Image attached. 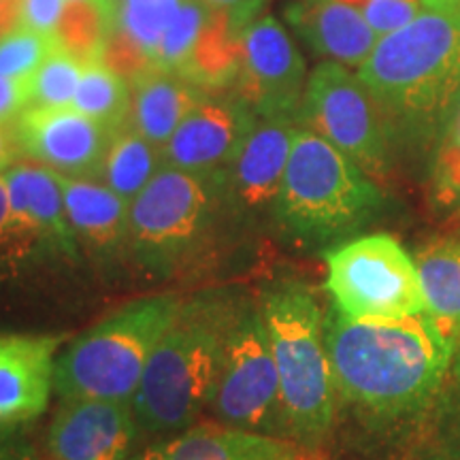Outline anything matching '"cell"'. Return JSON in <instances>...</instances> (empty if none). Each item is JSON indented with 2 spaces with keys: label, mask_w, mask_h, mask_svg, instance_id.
<instances>
[{
  "label": "cell",
  "mask_w": 460,
  "mask_h": 460,
  "mask_svg": "<svg viewBox=\"0 0 460 460\" xmlns=\"http://www.w3.org/2000/svg\"><path fill=\"white\" fill-rule=\"evenodd\" d=\"M335 390L376 422H407L435 407L458 339L427 312L402 320L356 322L335 307L324 318Z\"/></svg>",
  "instance_id": "cell-1"
},
{
  "label": "cell",
  "mask_w": 460,
  "mask_h": 460,
  "mask_svg": "<svg viewBox=\"0 0 460 460\" xmlns=\"http://www.w3.org/2000/svg\"><path fill=\"white\" fill-rule=\"evenodd\" d=\"M388 135L429 143L460 102V0H422L407 26L379 37L358 68Z\"/></svg>",
  "instance_id": "cell-2"
},
{
  "label": "cell",
  "mask_w": 460,
  "mask_h": 460,
  "mask_svg": "<svg viewBox=\"0 0 460 460\" xmlns=\"http://www.w3.org/2000/svg\"><path fill=\"white\" fill-rule=\"evenodd\" d=\"M245 303V296L228 288L181 301L132 399L143 433H181L209 410Z\"/></svg>",
  "instance_id": "cell-3"
},
{
  "label": "cell",
  "mask_w": 460,
  "mask_h": 460,
  "mask_svg": "<svg viewBox=\"0 0 460 460\" xmlns=\"http://www.w3.org/2000/svg\"><path fill=\"white\" fill-rule=\"evenodd\" d=\"M258 309L278 369L288 435L315 450L331 435L337 399L320 305L301 281H279L264 288Z\"/></svg>",
  "instance_id": "cell-4"
},
{
  "label": "cell",
  "mask_w": 460,
  "mask_h": 460,
  "mask_svg": "<svg viewBox=\"0 0 460 460\" xmlns=\"http://www.w3.org/2000/svg\"><path fill=\"white\" fill-rule=\"evenodd\" d=\"M384 207V194L354 160L307 128H296L273 214L290 237L326 245L358 233Z\"/></svg>",
  "instance_id": "cell-5"
},
{
  "label": "cell",
  "mask_w": 460,
  "mask_h": 460,
  "mask_svg": "<svg viewBox=\"0 0 460 460\" xmlns=\"http://www.w3.org/2000/svg\"><path fill=\"white\" fill-rule=\"evenodd\" d=\"M181 296L130 301L82 332L58 356L54 390L62 399L132 402L141 379L181 307Z\"/></svg>",
  "instance_id": "cell-6"
},
{
  "label": "cell",
  "mask_w": 460,
  "mask_h": 460,
  "mask_svg": "<svg viewBox=\"0 0 460 460\" xmlns=\"http://www.w3.org/2000/svg\"><path fill=\"white\" fill-rule=\"evenodd\" d=\"M220 205L222 180L163 166L130 203L128 250L146 271L171 275L203 243Z\"/></svg>",
  "instance_id": "cell-7"
},
{
  "label": "cell",
  "mask_w": 460,
  "mask_h": 460,
  "mask_svg": "<svg viewBox=\"0 0 460 460\" xmlns=\"http://www.w3.org/2000/svg\"><path fill=\"white\" fill-rule=\"evenodd\" d=\"M332 307L356 322L402 320L427 309L418 264L394 237L367 234L326 254Z\"/></svg>",
  "instance_id": "cell-8"
},
{
  "label": "cell",
  "mask_w": 460,
  "mask_h": 460,
  "mask_svg": "<svg viewBox=\"0 0 460 460\" xmlns=\"http://www.w3.org/2000/svg\"><path fill=\"white\" fill-rule=\"evenodd\" d=\"M298 122L354 160L367 175L384 177L388 172L386 122L369 90L348 66L324 60L314 68Z\"/></svg>",
  "instance_id": "cell-9"
},
{
  "label": "cell",
  "mask_w": 460,
  "mask_h": 460,
  "mask_svg": "<svg viewBox=\"0 0 460 460\" xmlns=\"http://www.w3.org/2000/svg\"><path fill=\"white\" fill-rule=\"evenodd\" d=\"M209 410L226 427L290 439L269 332L252 301L245 303L230 335Z\"/></svg>",
  "instance_id": "cell-10"
},
{
  "label": "cell",
  "mask_w": 460,
  "mask_h": 460,
  "mask_svg": "<svg viewBox=\"0 0 460 460\" xmlns=\"http://www.w3.org/2000/svg\"><path fill=\"white\" fill-rule=\"evenodd\" d=\"M307 68L290 32L273 15H261L241 32L237 99L258 118H298Z\"/></svg>",
  "instance_id": "cell-11"
},
{
  "label": "cell",
  "mask_w": 460,
  "mask_h": 460,
  "mask_svg": "<svg viewBox=\"0 0 460 460\" xmlns=\"http://www.w3.org/2000/svg\"><path fill=\"white\" fill-rule=\"evenodd\" d=\"M20 156L77 180H99L111 130L68 107H28L13 124Z\"/></svg>",
  "instance_id": "cell-12"
},
{
  "label": "cell",
  "mask_w": 460,
  "mask_h": 460,
  "mask_svg": "<svg viewBox=\"0 0 460 460\" xmlns=\"http://www.w3.org/2000/svg\"><path fill=\"white\" fill-rule=\"evenodd\" d=\"M141 433L132 402L62 399L45 446L51 460H130Z\"/></svg>",
  "instance_id": "cell-13"
},
{
  "label": "cell",
  "mask_w": 460,
  "mask_h": 460,
  "mask_svg": "<svg viewBox=\"0 0 460 460\" xmlns=\"http://www.w3.org/2000/svg\"><path fill=\"white\" fill-rule=\"evenodd\" d=\"M11 220H13V262L37 250L62 256L77 254V239L68 224L60 175L41 164H13L4 172Z\"/></svg>",
  "instance_id": "cell-14"
},
{
  "label": "cell",
  "mask_w": 460,
  "mask_h": 460,
  "mask_svg": "<svg viewBox=\"0 0 460 460\" xmlns=\"http://www.w3.org/2000/svg\"><path fill=\"white\" fill-rule=\"evenodd\" d=\"M258 115L239 99L205 96L163 147V163L192 175L222 180Z\"/></svg>",
  "instance_id": "cell-15"
},
{
  "label": "cell",
  "mask_w": 460,
  "mask_h": 460,
  "mask_svg": "<svg viewBox=\"0 0 460 460\" xmlns=\"http://www.w3.org/2000/svg\"><path fill=\"white\" fill-rule=\"evenodd\" d=\"M296 128L292 119L256 118L222 175L224 205L243 216L273 209Z\"/></svg>",
  "instance_id": "cell-16"
},
{
  "label": "cell",
  "mask_w": 460,
  "mask_h": 460,
  "mask_svg": "<svg viewBox=\"0 0 460 460\" xmlns=\"http://www.w3.org/2000/svg\"><path fill=\"white\" fill-rule=\"evenodd\" d=\"M62 339L0 332V430L22 429L48 410Z\"/></svg>",
  "instance_id": "cell-17"
},
{
  "label": "cell",
  "mask_w": 460,
  "mask_h": 460,
  "mask_svg": "<svg viewBox=\"0 0 460 460\" xmlns=\"http://www.w3.org/2000/svg\"><path fill=\"white\" fill-rule=\"evenodd\" d=\"M286 17L314 54L360 68L379 41L358 9L343 0H295Z\"/></svg>",
  "instance_id": "cell-18"
},
{
  "label": "cell",
  "mask_w": 460,
  "mask_h": 460,
  "mask_svg": "<svg viewBox=\"0 0 460 460\" xmlns=\"http://www.w3.org/2000/svg\"><path fill=\"white\" fill-rule=\"evenodd\" d=\"M295 441L226 427H190L137 452L130 460H307Z\"/></svg>",
  "instance_id": "cell-19"
},
{
  "label": "cell",
  "mask_w": 460,
  "mask_h": 460,
  "mask_svg": "<svg viewBox=\"0 0 460 460\" xmlns=\"http://www.w3.org/2000/svg\"><path fill=\"white\" fill-rule=\"evenodd\" d=\"M60 175V172H58ZM68 224L92 254L111 258L128 247L130 203L99 180L60 175Z\"/></svg>",
  "instance_id": "cell-20"
},
{
  "label": "cell",
  "mask_w": 460,
  "mask_h": 460,
  "mask_svg": "<svg viewBox=\"0 0 460 460\" xmlns=\"http://www.w3.org/2000/svg\"><path fill=\"white\" fill-rule=\"evenodd\" d=\"M205 99V92L180 75L152 68L130 84L128 124L163 149L186 115Z\"/></svg>",
  "instance_id": "cell-21"
},
{
  "label": "cell",
  "mask_w": 460,
  "mask_h": 460,
  "mask_svg": "<svg viewBox=\"0 0 460 460\" xmlns=\"http://www.w3.org/2000/svg\"><path fill=\"white\" fill-rule=\"evenodd\" d=\"M427 312L447 335L460 339V239H441L418 254Z\"/></svg>",
  "instance_id": "cell-22"
},
{
  "label": "cell",
  "mask_w": 460,
  "mask_h": 460,
  "mask_svg": "<svg viewBox=\"0 0 460 460\" xmlns=\"http://www.w3.org/2000/svg\"><path fill=\"white\" fill-rule=\"evenodd\" d=\"M241 32L228 15L211 11L197 48L181 68L180 77L200 90H222L234 85L241 66Z\"/></svg>",
  "instance_id": "cell-23"
},
{
  "label": "cell",
  "mask_w": 460,
  "mask_h": 460,
  "mask_svg": "<svg viewBox=\"0 0 460 460\" xmlns=\"http://www.w3.org/2000/svg\"><path fill=\"white\" fill-rule=\"evenodd\" d=\"M163 166V149L149 143L126 122L111 132L99 181L126 203H132Z\"/></svg>",
  "instance_id": "cell-24"
},
{
  "label": "cell",
  "mask_w": 460,
  "mask_h": 460,
  "mask_svg": "<svg viewBox=\"0 0 460 460\" xmlns=\"http://www.w3.org/2000/svg\"><path fill=\"white\" fill-rule=\"evenodd\" d=\"M73 107L113 132L128 122L130 84L102 60L85 62Z\"/></svg>",
  "instance_id": "cell-25"
},
{
  "label": "cell",
  "mask_w": 460,
  "mask_h": 460,
  "mask_svg": "<svg viewBox=\"0 0 460 460\" xmlns=\"http://www.w3.org/2000/svg\"><path fill=\"white\" fill-rule=\"evenodd\" d=\"M111 34V9L94 0H66L56 28V43L79 62L101 60Z\"/></svg>",
  "instance_id": "cell-26"
},
{
  "label": "cell",
  "mask_w": 460,
  "mask_h": 460,
  "mask_svg": "<svg viewBox=\"0 0 460 460\" xmlns=\"http://www.w3.org/2000/svg\"><path fill=\"white\" fill-rule=\"evenodd\" d=\"M181 0H111V28L152 58Z\"/></svg>",
  "instance_id": "cell-27"
},
{
  "label": "cell",
  "mask_w": 460,
  "mask_h": 460,
  "mask_svg": "<svg viewBox=\"0 0 460 460\" xmlns=\"http://www.w3.org/2000/svg\"><path fill=\"white\" fill-rule=\"evenodd\" d=\"M211 9H207L200 0H181L166 31L160 37V43L154 54V65L175 75L181 73L186 62L197 48L200 34L209 22Z\"/></svg>",
  "instance_id": "cell-28"
},
{
  "label": "cell",
  "mask_w": 460,
  "mask_h": 460,
  "mask_svg": "<svg viewBox=\"0 0 460 460\" xmlns=\"http://www.w3.org/2000/svg\"><path fill=\"white\" fill-rule=\"evenodd\" d=\"M84 62L58 48L28 79L31 107H68L82 79Z\"/></svg>",
  "instance_id": "cell-29"
},
{
  "label": "cell",
  "mask_w": 460,
  "mask_h": 460,
  "mask_svg": "<svg viewBox=\"0 0 460 460\" xmlns=\"http://www.w3.org/2000/svg\"><path fill=\"white\" fill-rule=\"evenodd\" d=\"M58 49L54 37H45L22 24L0 39V75L15 79H31L37 68Z\"/></svg>",
  "instance_id": "cell-30"
},
{
  "label": "cell",
  "mask_w": 460,
  "mask_h": 460,
  "mask_svg": "<svg viewBox=\"0 0 460 460\" xmlns=\"http://www.w3.org/2000/svg\"><path fill=\"white\" fill-rule=\"evenodd\" d=\"M433 194L441 209L460 207V102L441 135L433 163Z\"/></svg>",
  "instance_id": "cell-31"
},
{
  "label": "cell",
  "mask_w": 460,
  "mask_h": 460,
  "mask_svg": "<svg viewBox=\"0 0 460 460\" xmlns=\"http://www.w3.org/2000/svg\"><path fill=\"white\" fill-rule=\"evenodd\" d=\"M433 427L441 454L460 460V339L444 388L435 401Z\"/></svg>",
  "instance_id": "cell-32"
},
{
  "label": "cell",
  "mask_w": 460,
  "mask_h": 460,
  "mask_svg": "<svg viewBox=\"0 0 460 460\" xmlns=\"http://www.w3.org/2000/svg\"><path fill=\"white\" fill-rule=\"evenodd\" d=\"M343 3L358 9L377 37L396 32L416 20L422 11V0H343Z\"/></svg>",
  "instance_id": "cell-33"
},
{
  "label": "cell",
  "mask_w": 460,
  "mask_h": 460,
  "mask_svg": "<svg viewBox=\"0 0 460 460\" xmlns=\"http://www.w3.org/2000/svg\"><path fill=\"white\" fill-rule=\"evenodd\" d=\"M28 107H31L28 79L0 75V126H13Z\"/></svg>",
  "instance_id": "cell-34"
},
{
  "label": "cell",
  "mask_w": 460,
  "mask_h": 460,
  "mask_svg": "<svg viewBox=\"0 0 460 460\" xmlns=\"http://www.w3.org/2000/svg\"><path fill=\"white\" fill-rule=\"evenodd\" d=\"M66 0H24V26L54 37Z\"/></svg>",
  "instance_id": "cell-35"
},
{
  "label": "cell",
  "mask_w": 460,
  "mask_h": 460,
  "mask_svg": "<svg viewBox=\"0 0 460 460\" xmlns=\"http://www.w3.org/2000/svg\"><path fill=\"white\" fill-rule=\"evenodd\" d=\"M200 3L216 13L228 15L239 28H245L250 22L256 20L264 0H200Z\"/></svg>",
  "instance_id": "cell-36"
},
{
  "label": "cell",
  "mask_w": 460,
  "mask_h": 460,
  "mask_svg": "<svg viewBox=\"0 0 460 460\" xmlns=\"http://www.w3.org/2000/svg\"><path fill=\"white\" fill-rule=\"evenodd\" d=\"M15 237H13V220H11V205L7 194V183L0 175V264L13 262Z\"/></svg>",
  "instance_id": "cell-37"
},
{
  "label": "cell",
  "mask_w": 460,
  "mask_h": 460,
  "mask_svg": "<svg viewBox=\"0 0 460 460\" xmlns=\"http://www.w3.org/2000/svg\"><path fill=\"white\" fill-rule=\"evenodd\" d=\"M0 460H37V450L20 429L0 430Z\"/></svg>",
  "instance_id": "cell-38"
},
{
  "label": "cell",
  "mask_w": 460,
  "mask_h": 460,
  "mask_svg": "<svg viewBox=\"0 0 460 460\" xmlns=\"http://www.w3.org/2000/svg\"><path fill=\"white\" fill-rule=\"evenodd\" d=\"M24 24V0H0V39Z\"/></svg>",
  "instance_id": "cell-39"
},
{
  "label": "cell",
  "mask_w": 460,
  "mask_h": 460,
  "mask_svg": "<svg viewBox=\"0 0 460 460\" xmlns=\"http://www.w3.org/2000/svg\"><path fill=\"white\" fill-rule=\"evenodd\" d=\"M17 158H20V147H17L13 126H0V175L17 164Z\"/></svg>",
  "instance_id": "cell-40"
},
{
  "label": "cell",
  "mask_w": 460,
  "mask_h": 460,
  "mask_svg": "<svg viewBox=\"0 0 460 460\" xmlns=\"http://www.w3.org/2000/svg\"><path fill=\"white\" fill-rule=\"evenodd\" d=\"M94 3H101V4H105V7L111 9V0H94Z\"/></svg>",
  "instance_id": "cell-41"
},
{
  "label": "cell",
  "mask_w": 460,
  "mask_h": 460,
  "mask_svg": "<svg viewBox=\"0 0 460 460\" xmlns=\"http://www.w3.org/2000/svg\"><path fill=\"white\" fill-rule=\"evenodd\" d=\"M433 460H456V458H450V456H444V454H439V456H435Z\"/></svg>",
  "instance_id": "cell-42"
}]
</instances>
